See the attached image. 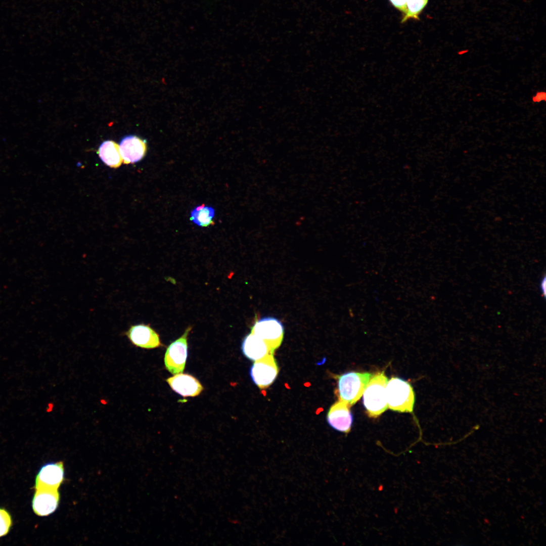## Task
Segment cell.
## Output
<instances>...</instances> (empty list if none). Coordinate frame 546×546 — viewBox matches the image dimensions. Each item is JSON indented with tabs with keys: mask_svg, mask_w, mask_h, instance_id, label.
<instances>
[{
	"mask_svg": "<svg viewBox=\"0 0 546 546\" xmlns=\"http://www.w3.org/2000/svg\"><path fill=\"white\" fill-rule=\"evenodd\" d=\"M388 381L384 372H379L372 375L363 392V404L370 418H377L388 408L386 391Z\"/></svg>",
	"mask_w": 546,
	"mask_h": 546,
	"instance_id": "1",
	"label": "cell"
},
{
	"mask_svg": "<svg viewBox=\"0 0 546 546\" xmlns=\"http://www.w3.org/2000/svg\"><path fill=\"white\" fill-rule=\"evenodd\" d=\"M386 398L388 407L401 413H412L415 403V393L411 385L407 381L392 377L388 381Z\"/></svg>",
	"mask_w": 546,
	"mask_h": 546,
	"instance_id": "2",
	"label": "cell"
},
{
	"mask_svg": "<svg viewBox=\"0 0 546 546\" xmlns=\"http://www.w3.org/2000/svg\"><path fill=\"white\" fill-rule=\"evenodd\" d=\"M373 374L349 372L338 377L337 391L339 399L350 407L361 397Z\"/></svg>",
	"mask_w": 546,
	"mask_h": 546,
	"instance_id": "3",
	"label": "cell"
},
{
	"mask_svg": "<svg viewBox=\"0 0 546 546\" xmlns=\"http://www.w3.org/2000/svg\"><path fill=\"white\" fill-rule=\"evenodd\" d=\"M251 332L259 337L268 345L270 353L281 345L284 334L282 322L272 316H264L257 320L251 327Z\"/></svg>",
	"mask_w": 546,
	"mask_h": 546,
	"instance_id": "4",
	"label": "cell"
},
{
	"mask_svg": "<svg viewBox=\"0 0 546 546\" xmlns=\"http://www.w3.org/2000/svg\"><path fill=\"white\" fill-rule=\"evenodd\" d=\"M188 327L184 333L167 347L164 356L166 369L172 374L182 373L188 356V337L192 330Z\"/></svg>",
	"mask_w": 546,
	"mask_h": 546,
	"instance_id": "5",
	"label": "cell"
},
{
	"mask_svg": "<svg viewBox=\"0 0 546 546\" xmlns=\"http://www.w3.org/2000/svg\"><path fill=\"white\" fill-rule=\"evenodd\" d=\"M278 373V363L274 354L271 353L255 361L250 371L252 381L260 389H266L271 385Z\"/></svg>",
	"mask_w": 546,
	"mask_h": 546,
	"instance_id": "6",
	"label": "cell"
},
{
	"mask_svg": "<svg viewBox=\"0 0 546 546\" xmlns=\"http://www.w3.org/2000/svg\"><path fill=\"white\" fill-rule=\"evenodd\" d=\"M134 346L144 349H153L162 345L159 334L150 324H140L130 326L124 332Z\"/></svg>",
	"mask_w": 546,
	"mask_h": 546,
	"instance_id": "7",
	"label": "cell"
},
{
	"mask_svg": "<svg viewBox=\"0 0 546 546\" xmlns=\"http://www.w3.org/2000/svg\"><path fill=\"white\" fill-rule=\"evenodd\" d=\"M64 480L62 462L48 463L39 470L36 478L35 489H58Z\"/></svg>",
	"mask_w": 546,
	"mask_h": 546,
	"instance_id": "8",
	"label": "cell"
},
{
	"mask_svg": "<svg viewBox=\"0 0 546 546\" xmlns=\"http://www.w3.org/2000/svg\"><path fill=\"white\" fill-rule=\"evenodd\" d=\"M350 406L339 400L330 407L327 416L329 424L334 429L345 433L350 432L353 422Z\"/></svg>",
	"mask_w": 546,
	"mask_h": 546,
	"instance_id": "9",
	"label": "cell"
},
{
	"mask_svg": "<svg viewBox=\"0 0 546 546\" xmlns=\"http://www.w3.org/2000/svg\"><path fill=\"white\" fill-rule=\"evenodd\" d=\"M119 146L124 164L134 163L140 161L145 156L147 149L145 140L133 135L124 137Z\"/></svg>",
	"mask_w": 546,
	"mask_h": 546,
	"instance_id": "10",
	"label": "cell"
},
{
	"mask_svg": "<svg viewBox=\"0 0 546 546\" xmlns=\"http://www.w3.org/2000/svg\"><path fill=\"white\" fill-rule=\"evenodd\" d=\"M60 501V494L57 489H36L32 500V508L36 514L47 516L57 509Z\"/></svg>",
	"mask_w": 546,
	"mask_h": 546,
	"instance_id": "11",
	"label": "cell"
},
{
	"mask_svg": "<svg viewBox=\"0 0 546 546\" xmlns=\"http://www.w3.org/2000/svg\"><path fill=\"white\" fill-rule=\"evenodd\" d=\"M170 387L183 397H194L200 394L203 389L200 382L192 375L177 374L166 379Z\"/></svg>",
	"mask_w": 546,
	"mask_h": 546,
	"instance_id": "12",
	"label": "cell"
},
{
	"mask_svg": "<svg viewBox=\"0 0 546 546\" xmlns=\"http://www.w3.org/2000/svg\"><path fill=\"white\" fill-rule=\"evenodd\" d=\"M242 350L246 357L254 361L270 353L266 342L251 332L244 338Z\"/></svg>",
	"mask_w": 546,
	"mask_h": 546,
	"instance_id": "13",
	"label": "cell"
},
{
	"mask_svg": "<svg viewBox=\"0 0 546 546\" xmlns=\"http://www.w3.org/2000/svg\"><path fill=\"white\" fill-rule=\"evenodd\" d=\"M97 153L102 161L110 167H119L123 162L119 146L114 141L107 140L103 142Z\"/></svg>",
	"mask_w": 546,
	"mask_h": 546,
	"instance_id": "14",
	"label": "cell"
},
{
	"mask_svg": "<svg viewBox=\"0 0 546 546\" xmlns=\"http://www.w3.org/2000/svg\"><path fill=\"white\" fill-rule=\"evenodd\" d=\"M214 214L215 211L212 207L202 204L193 210L190 219L199 226L208 227L214 224L213 220Z\"/></svg>",
	"mask_w": 546,
	"mask_h": 546,
	"instance_id": "15",
	"label": "cell"
},
{
	"mask_svg": "<svg viewBox=\"0 0 546 546\" xmlns=\"http://www.w3.org/2000/svg\"><path fill=\"white\" fill-rule=\"evenodd\" d=\"M429 0H406V12L402 16L401 23L410 19L418 20L419 15L427 5Z\"/></svg>",
	"mask_w": 546,
	"mask_h": 546,
	"instance_id": "16",
	"label": "cell"
},
{
	"mask_svg": "<svg viewBox=\"0 0 546 546\" xmlns=\"http://www.w3.org/2000/svg\"><path fill=\"white\" fill-rule=\"evenodd\" d=\"M12 525L11 519L9 513L3 509H0V537L7 534Z\"/></svg>",
	"mask_w": 546,
	"mask_h": 546,
	"instance_id": "17",
	"label": "cell"
},
{
	"mask_svg": "<svg viewBox=\"0 0 546 546\" xmlns=\"http://www.w3.org/2000/svg\"><path fill=\"white\" fill-rule=\"evenodd\" d=\"M391 4L404 16L406 12V0H389Z\"/></svg>",
	"mask_w": 546,
	"mask_h": 546,
	"instance_id": "18",
	"label": "cell"
},
{
	"mask_svg": "<svg viewBox=\"0 0 546 546\" xmlns=\"http://www.w3.org/2000/svg\"><path fill=\"white\" fill-rule=\"evenodd\" d=\"M532 100L534 102H539L541 101L545 100V92H537L535 96L532 98Z\"/></svg>",
	"mask_w": 546,
	"mask_h": 546,
	"instance_id": "19",
	"label": "cell"
},
{
	"mask_svg": "<svg viewBox=\"0 0 546 546\" xmlns=\"http://www.w3.org/2000/svg\"><path fill=\"white\" fill-rule=\"evenodd\" d=\"M540 288H541V291L543 293L542 294L544 296L545 293V277H544L541 280V283H540Z\"/></svg>",
	"mask_w": 546,
	"mask_h": 546,
	"instance_id": "20",
	"label": "cell"
}]
</instances>
